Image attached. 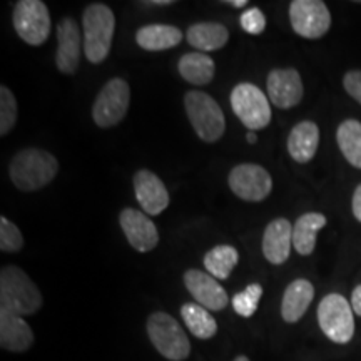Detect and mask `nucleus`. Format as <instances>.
Masks as SVG:
<instances>
[{
  "instance_id": "obj_1",
  "label": "nucleus",
  "mask_w": 361,
  "mask_h": 361,
  "mask_svg": "<svg viewBox=\"0 0 361 361\" xmlns=\"http://www.w3.org/2000/svg\"><path fill=\"white\" fill-rule=\"evenodd\" d=\"M59 173V162L51 152L27 147L12 157L8 166L11 180L19 191L34 192L51 184Z\"/></svg>"
},
{
  "instance_id": "obj_2",
  "label": "nucleus",
  "mask_w": 361,
  "mask_h": 361,
  "mask_svg": "<svg viewBox=\"0 0 361 361\" xmlns=\"http://www.w3.org/2000/svg\"><path fill=\"white\" fill-rule=\"evenodd\" d=\"M42 295L32 279L19 266H4L0 271V310L17 316L37 313Z\"/></svg>"
},
{
  "instance_id": "obj_3",
  "label": "nucleus",
  "mask_w": 361,
  "mask_h": 361,
  "mask_svg": "<svg viewBox=\"0 0 361 361\" xmlns=\"http://www.w3.org/2000/svg\"><path fill=\"white\" fill-rule=\"evenodd\" d=\"M116 17L106 4H90L82 13L84 54L89 62L101 64L111 54Z\"/></svg>"
},
{
  "instance_id": "obj_4",
  "label": "nucleus",
  "mask_w": 361,
  "mask_h": 361,
  "mask_svg": "<svg viewBox=\"0 0 361 361\" xmlns=\"http://www.w3.org/2000/svg\"><path fill=\"white\" fill-rule=\"evenodd\" d=\"M184 107H186L189 123L201 141L213 144L223 137L226 130L223 109L209 94L202 90H189L184 96Z\"/></svg>"
},
{
  "instance_id": "obj_5",
  "label": "nucleus",
  "mask_w": 361,
  "mask_h": 361,
  "mask_svg": "<svg viewBox=\"0 0 361 361\" xmlns=\"http://www.w3.org/2000/svg\"><path fill=\"white\" fill-rule=\"evenodd\" d=\"M147 335L154 348L171 361H184L191 353V343L178 319L168 313H152L147 318Z\"/></svg>"
},
{
  "instance_id": "obj_6",
  "label": "nucleus",
  "mask_w": 361,
  "mask_h": 361,
  "mask_svg": "<svg viewBox=\"0 0 361 361\" xmlns=\"http://www.w3.org/2000/svg\"><path fill=\"white\" fill-rule=\"evenodd\" d=\"M318 323L328 340L346 345L355 335V318L351 303L345 296L331 293L318 306Z\"/></svg>"
},
{
  "instance_id": "obj_7",
  "label": "nucleus",
  "mask_w": 361,
  "mask_h": 361,
  "mask_svg": "<svg viewBox=\"0 0 361 361\" xmlns=\"http://www.w3.org/2000/svg\"><path fill=\"white\" fill-rule=\"evenodd\" d=\"M231 107L238 119L250 130L264 129L271 123V104L258 85L241 82L231 90Z\"/></svg>"
},
{
  "instance_id": "obj_8",
  "label": "nucleus",
  "mask_w": 361,
  "mask_h": 361,
  "mask_svg": "<svg viewBox=\"0 0 361 361\" xmlns=\"http://www.w3.org/2000/svg\"><path fill=\"white\" fill-rule=\"evenodd\" d=\"M130 104V87L123 78L107 80L99 90L92 106V119L97 128H114L128 114Z\"/></svg>"
},
{
  "instance_id": "obj_9",
  "label": "nucleus",
  "mask_w": 361,
  "mask_h": 361,
  "mask_svg": "<svg viewBox=\"0 0 361 361\" xmlns=\"http://www.w3.org/2000/svg\"><path fill=\"white\" fill-rule=\"evenodd\" d=\"M13 29L29 45H42L51 35V13L40 0H20L12 13Z\"/></svg>"
},
{
  "instance_id": "obj_10",
  "label": "nucleus",
  "mask_w": 361,
  "mask_h": 361,
  "mask_svg": "<svg viewBox=\"0 0 361 361\" xmlns=\"http://www.w3.org/2000/svg\"><path fill=\"white\" fill-rule=\"evenodd\" d=\"M293 30L305 39H322L331 27V13L322 0H293L290 4Z\"/></svg>"
},
{
  "instance_id": "obj_11",
  "label": "nucleus",
  "mask_w": 361,
  "mask_h": 361,
  "mask_svg": "<svg viewBox=\"0 0 361 361\" xmlns=\"http://www.w3.org/2000/svg\"><path fill=\"white\" fill-rule=\"evenodd\" d=\"M229 188L239 200L259 202L264 201L273 189V179L263 166L258 164H238L234 166L228 178Z\"/></svg>"
},
{
  "instance_id": "obj_12",
  "label": "nucleus",
  "mask_w": 361,
  "mask_h": 361,
  "mask_svg": "<svg viewBox=\"0 0 361 361\" xmlns=\"http://www.w3.org/2000/svg\"><path fill=\"white\" fill-rule=\"evenodd\" d=\"M57 52L56 67L62 74H75L80 64V54L84 51V37L78 22L64 17L57 24Z\"/></svg>"
},
{
  "instance_id": "obj_13",
  "label": "nucleus",
  "mask_w": 361,
  "mask_h": 361,
  "mask_svg": "<svg viewBox=\"0 0 361 361\" xmlns=\"http://www.w3.org/2000/svg\"><path fill=\"white\" fill-rule=\"evenodd\" d=\"M266 89L269 102H273L278 109H291L298 106L305 94L300 72L293 67L271 71L266 80Z\"/></svg>"
},
{
  "instance_id": "obj_14",
  "label": "nucleus",
  "mask_w": 361,
  "mask_h": 361,
  "mask_svg": "<svg viewBox=\"0 0 361 361\" xmlns=\"http://www.w3.org/2000/svg\"><path fill=\"white\" fill-rule=\"evenodd\" d=\"M119 224L128 238L129 245L139 252H149L159 245V233L154 221H151L141 211L126 207L119 214Z\"/></svg>"
},
{
  "instance_id": "obj_15",
  "label": "nucleus",
  "mask_w": 361,
  "mask_h": 361,
  "mask_svg": "<svg viewBox=\"0 0 361 361\" xmlns=\"http://www.w3.org/2000/svg\"><path fill=\"white\" fill-rule=\"evenodd\" d=\"M184 284L194 300L197 301V305L204 306L206 310L221 311L229 303L228 293L218 283V279L204 271L188 269L184 273Z\"/></svg>"
},
{
  "instance_id": "obj_16",
  "label": "nucleus",
  "mask_w": 361,
  "mask_h": 361,
  "mask_svg": "<svg viewBox=\"0 0 361 361\" xmlns=\"http://www.w3.org/2000/svg\"><path fill=\"white\" fill-rule=\"evenodd\" d=\"M135 200L141 204L142 211L149 216L161 214L169 206L171 197L168 188L161 178L149 169H141L134 174Z\"/></svg>"
},
{
  "instance_id": "obj_17",
  "label": "nucleus",
  "mask_w": 361,
  "mask_h": 361,
  "mask_svg": "<svg viewBox=\"0 0 361 361\" xmlns=\"http://www.w3.org/2000/svg\"><path fill=\"white\" fill-rule=\"evenodd\" d=\"M263 255L271 264L288 261L293 247V226L288 219L276 218L266 226L263 234Z\"/></svg>"
},
{
  "instance_id": "obj_18",
  "label": "nucleus",
  "mask_w": 361,
  "mask_h": 361,
  "mask_svg": "<svg viewBox=\"0 0 361 361\" xmlns=\"http://www.w3.org/2000/svg\"><path fill=\"white\" fill-rule=\"evenodd\" d=\"M34 331L22 316L0 310V346L12 353H24L32 346Z\"/></svg>"
},
{
  "instance_id": "obj_19",
  "label": "nucleus",
  "mask_w": 361,
  "mask_h": 361,
  "mask_svg": "<svg viewBox=\"0 0 361 361\" xmlns=\"http://www.w3.org/2000/svg\"><path fill=\"white\" fill-rule=\"evenodd\" d=\"M314 298V286L308 279L298 278L288 284L281 301V316L286 323H296L303 318Z\"/></svg>"
},
{
  "instance_id": "obj_20",
  "label": "nucleus",
  "mask_w": 361,
  "mask_h": 361,
  "mask_svg": "<svg viewBox=\"0 0 361 361\" xmlns=\"http://www.w3.org/2000/svg\"><path fill=\"white\" fill-rule=\"evenodd\" d=\"M288 152L300 164H306L316 156L319 146V128L313 121H301L288 135Z\"/></svg>"
},
{
  "instance_id": "obj_21",
  "label": "nucleus",
  "mask_w": 361,
  "mask_h": 361,
  "mask_svg": "<svg viewBox=\"0 0 361 361\" xmlns=\"http://www.w3.org/2000/svg\"><path fill=\"white\" fill-rule=\"evenodd\" d=\"M183 34L178 27L169 24H149L144 25L135 34V42L144 51L161 52L173 49L180 44Z\"/></svg>"
},
{
  "instance_id": "obj_22",
  "label": "nucleus",
  "mask_w": 361,
  "mask_h": 361,
  "mask_svg": "<svg viewBox=\"0 0 361 361\" xmlns=\"http://www.w3.org/2000/svg\"><path fill=\"white\" fill-rule=\"evenodd\" d=\"M186 39L189 45L201 52L223 49L229 40V30L219 22H197L188 29Z\"/></svg>"
},
{
  "instance_id": "obj_23",
  "label": "nucleus",
  "mask_w": 361,
  "mask_h": 361,
  "mask_svg": "<svg viewBox=\"0 0 361 361\" xmlns=\"http://www.w3.org/2000/svg\"><path fill=\"white\" fill-rule=\"evenodd\" d=\"M328 219L322 213H306L296 219L293 226V247L298 255L310 256L316 247L318 231L326 226Z\"/></svg>"
},
{
  "instance_id": "obj_24",
  "label": "nucleus",
  "mask_w": 361,
  "mask_h": 361,
  "mask_svg": "<svg viewBox=\"0 0 361 361\" xmlns=\"http://www.w3.org/2000/svg\"><path fill=\"white\" fill-rule=\"evenodd\" d=\"M178 71L180 78L192 85H206L214 79L216 64L202 52H188L179 59Z\"/></svg>"
},
{
  "instance_id": "obj_25",
  "label": "nucleus",
  "mask_w": 361,
  "mask_h": 361,
  "mask_svg": "<svg viewBox=\"0 0 361 361\" xmlns=\"http://www.w3.org/2000/svg\"><path fill=\"white\" fill-rule=\"evenodd\" d=\"M180 316H183L189 331L200 340H209L218 333V323L204 306L197 303L183 305L180 306Z\"/></svg>"
},
{
  "instance_id": "obj_26",
  "label": "nucleus",
  "mask_w": 361,
  "mask_h": 361,
  "mask_svg": "<svg viewBox=\"0 0 361 361\" xmlns=\"http://www.w3.org/2000/svg\"><path fill=\"white\" fill-rule=\"evenodd\" d=\"M336 142L341 154L356 169H361V123L346 119L338 126Z\"/></svg>"
},
{
  "instance_id": "obj_27",
  "label": "nucleus",
  "mask_w": 361,
  "mask_h": 361,
  "mask_svg": "<svg viewBox=\"0 0 361 361\" xmlns=\"http://www.w3.org/2000/svg\"><path fill=\"white\" fill-rule=\"evenodd\" d=\"M239 261L238 250L229 245L214 246L204 256V268L216 279H228Z\"/></svg>"
},
{
  "instance_id": "obj_28",
  "label": "nucleus",
  "mask_w": 361,
  "mask_h": 361,
  "mask_svg": "<svg viewBox=\"0 0 361 361\" xmlns=\"http://www.w3.org/2000/svg\"><path fill=\"white\" fill-rule=\"evenodd\" d=\"M261 296H263V286H261V284H247L245 290L239 291L238 295H234L231 301L233 308L239 316H243V318H251V316L258 311Z\"/></svg>"
},
{
  "instance_id": "obj_29",
  "label": "nucleus",
  "mask_w": 361,
  "mask_h": 361,
  "mask_svg": "<svg viewBox=\"0 0 361 361\" xmlns=\"http://www.w3.org/2000/svg\"><path fill=\"white\" fill-rule=\"evenodd\" d=\"M17 114H19V107H17L16 96L11 89L2 85L0 87V135L2 137L16 128Z\"/></svg>"
},
{
  "instance_id": "obj_30",
  "label": "nucleus",
  "mask_w": 361,
  "mask_h": 361,
  "mask_svg": "<svg viewBox=\"0 0 361 361\" xmlns=\"http://www.w3.org/2000/svg\"><path fill=\"white\" fill-rule=\"evenodd\" d=\"M24 246L20 229L7 218H0V250L4 252H19Z\"/></svg>"
},
{
  "instance_id": "obj_31",
  "label": "nucleus",
  "mask_w": 361,
  "mask_h": 361,
  "mask_svg": "<svg viewBox=\"0 0 361 361\" xmlns=\"http://www.w3.org/2000/svg\"><path fill=\"white\" fill-rule=\"evenodd\" d=\"M241 27L243 30L251 35H259L264 32L266 29V16L263 11L258 7H251L247 11L243 12L241 16Z\"/></svg>"
},
{
  "instance_id": "obj_32",
  "label": "nucleus",
  "mask_w": 361,
  "mask_h": 361,
  "mask_svg": "<svg viewBox=\"0 0 361 361\" xmlns=\"http://www.w3.org/2000/svg\"><path fill=\"white\" fill-rule=\"evenodd\" d=\"M345 90L355 99L356 102L361 104V71H350L346 72L345 79H343Z\"/></svg>"
},
{
  "instance_id": "obj_33",
  "label": "nucleus",
  "mask_w": 361,
  "mask_h": 361,
  "mask_svg": "<svg viewBox=\"0 0 361 361\" xmlns=\"http://www.w3.org/2000/svg\"><path fill=\"white\" fill-rule=\"evenodd\" d=\"M351 211H353V216L356 221L361 223V184L356 186L355 192H353V200H351Z\"/></svg>"
},
{
  "instance_id": "obj_34",
  "label": "nucleus",
  "mask_w": 361,
  "mask_h": 361,
  "mask_svg": "<svg viewBox=\"0 0 361 361\" xmlns=\"http://www.w3.org/2000/svg\"><path fill=\"white\" fill-rule=\"evenodd\" d=\"M351 308L356 314L361 316V284H358L351 293Z\"/></svg>"
},
{
  "instance_id": "obj_35",
  "label": "nucleus",
  "mask_w": 361,
  "mask_h": 361,
  "mask_svg": "<svg viewBox=\"0 0 361 361\" xmlns=\"http://www.w3.org/2000/svg\"><path fill=\"white\" fill-rule=\"evenodd\" d=\"M223 4H226V6H231L234 8H241L247 6V0H224Z\"/></svg>"
},
{
  "instance_id": "obj_36",
  "label": "nucleus",
  "mask_w": 361,
  "mask_h": 361,
  "mask_svg": "<svg viewBox=\"0 0 361 361\" xmlns=\"http://www.w3.org/2000/svg\"><path fill=\"white\" fill-rule=\"evenodd\" d=\"M146 6H171L174 4L173 0H152V2H144Z\"/></svg>"
},
{
  "instance_id": "obj_37",
  "label": "nucleus",
  "mask_w": 361,
  "mask_h": 361,
  "mask_svg": "<svg viewBox=\"0 0 361 361\" xmlns=\"http://www.w3.org/2000/svg\"><path fill=\"white\" fill-rule=\"evenodd\" d=\"M246 141L250 142V144H255L256 142V134L252 133V130H250V133L246 134Z\"/></svg>"
},
{
  "instance_id": "obj_38",
  "label": "nucleus",
  "mask_w": 361,
  "mask_h": 361,
  "mask_svg": "<svg viewBox=\"0 0 361 361\" xmlns=\"http://www.w3.org/2000/svg\"><path fill=\"white\" fill-rule=\"evenodd\" d=\"M234 361H250V358H247V356H245V355H239Z\"/></svg>"
}]
</instances>
